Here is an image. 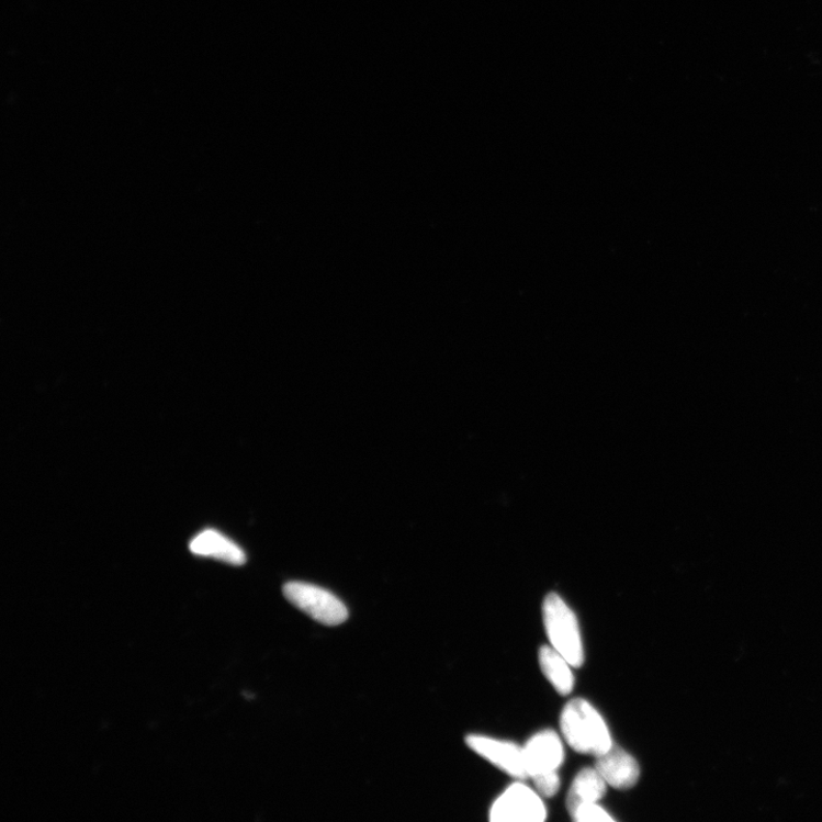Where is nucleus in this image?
Masks as SVG:
<instances>
[{"mask_svg": "<svg viewBox=\"0 0 822 822\" xmlns=\"http://www.w3.org/2000/svg\"><path fill=\"white\" fill-rule=\"evenodd\" d=\"M283 594L293 606L324 626H341L349 618L345 604L322 587L291 582L283 586Z\"/></svg>", "mask_w": 822, "mask_h": 822, "instance_id": "3", "label": "nucleus"}, {"mask_svg": "<svg viewBox=\"0 0 822 822\" xmlns=\"http://www.w3.org/2000/svg\"><path fill=\"white\" fill-rule=\"evenodd\" d=\"M534 785L536 791L544 798H553L559 791L561 780L558 772L548 773L530 778Z\"/></svg>", "mask_w": 822, "mask_h": 822, "instance_id": "11", "label": "nucleus"}, {"mask_svg": "<svg viewBox=\"0 0 822 822\" xmlns=\"http://www.w3.org/2000/svg\"><path fill=\"white\" fill-rule=\"evenodd\" d=\"M607 781L597 768H585L575 777L566 798L571 815L581 807L598 803L607 792Z\"/></svg>", "mask_w": 822, "mask_h": 822, "instance_id": "9", "label": "nucleus"}, {"mask_svg": "<svg viewBox=\"0 0 822 822\" xmlns=\"http://www.w3.org/2000/svg\"><path fill=\"white\" fill-rule=\"evenodd\" d=\"M540 665L556 692L561 696H568L573 692L575 686L573 666L552 645L541 648Z\"/></svg>", "mask_w": 822, "mask_h": 822, "instance_id": "10", "label": "nucleus"}, {"mask_svg": "<svg viewBox=\"0 0 822 822\" xmlns=\"http://www.w3.org/2000/svg\"><path fill=\"white\" fill-rule=\"evenodd\" d=\"M543 620L551 645L573 667H582L585 656L577 617L555 593L549 594L543 603Z\"/></svg>", "mask_w": 822, "mask_h": 822, "instance_id": "2", "label": "nucleus"}, {"mask_svg": "<svg viewBox=\"0 0 822 822\" xmlns=\"http://www.w3.org/2000/svg\"><path fill=\"white\" fill-rule=\"evenodd\" d=\"M595 768L605 778L608 786L619 790L634 787L640 779V765L637 759L616 745L597 757Z\"/></svg>", "mask_w": 822, "mask_h": 822, "instance_id": "7", "label": "nucleus"}, {"mask_svg": "<svg viewBox=\"0 0 822 822\" xmlns=\"http://www.w3.org/2000/svg\"><path fill=\"white\" fill-rule=\"evenodd\" d=\"M190 551L195 555L217 559L234 565L246 562L245 552L228 537L215 530H205L196 534L190 543Z\"/></svg>", "mask_w": 822, "mask_h": 822, "instance_id": "8", "label": "nucleus"}, {"mask_svg": "<svg viewBox=\"0 0 822 822\" xmlns=\"http://www.w3.org/2000/svg\"><path fill=\"white\" fill-rule=\"evenodd\" d=\"M489 817L493 822H543L548 811L538 792L515 782L494 802Z\"/></svg>", "mask_w": 822, "mask_h": 822, "instance_id": "4", "label": "nucleus"}, {"mask_svg": "<svg viewBox=\"0 0 822 822\" xmlns=\"http://www.w3.org/2000/svg\"><path fill=\"white\" fill-rule=\"evenodd\" d=\"M468 746L495 765L499 770L519 780L529 778L525 764L523 747L487 735L470 734Z\"/></svg>", "mask_w": 822, "mask_h": 822, "instance_id": "5", "label": "nucleus"}, {"mask_svg": "<svg viewBox=\"0 0 822 822\" xmlns=\"http://www.w3.org/2000/svg\"><path fill=\"white\" fill-rule=\"evenodd\" d=\"M572 818L577 822L615 821V819L598 803L581 807L572 814Z\"/></svg>", "mask_w": 822, "mask_h": 822, "instance_id": "12", "label": "nucleus"}, {"mask_svg": "<svg viewBox=\"0 0 822 822\" xmlns=\"http://www.w3.org/2000/svg\"><path fill=\"white\" fill-rule=\"evenodd\" d=\"M525 764L529 778L558 772L564 761L560 736L553 730L536 733L523 747Z\"/></svg>", "mask_w": 822, "mask_h": 822, "instance_id": "6", "label": "nucleus"}, {"mask_svg": "<svg viewBox=\"0 0 822 822\" xmlns=\"http://www.w3.org/2000/svg\"><path fill=\"white\" fill-rule=\"evenodd\" d=\"M560 728L565 742L581 754L598 757L613 745L606 721L583 698H575L565 705Z\"/></svg>", "mask_w": 822, "mask_h": 822, "instance_id": "1", "label": "nucleus"}]
</instances>
